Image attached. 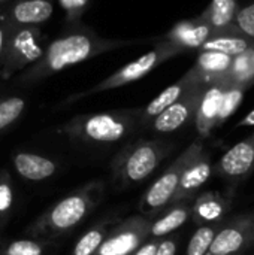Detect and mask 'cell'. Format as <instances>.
Returning a JSON list of instances; mask_svg holds the SVG:
<instances>
[{"mask_svg": "<svg viewBox=\"0 0 254 255\" xmlns=\"http://www.w3.org/2000/svg\"><path fill=\"white\" fill-rule=\"evenodd\" d=\"M142 40H118L105 39L93 31H72L49 43L39 60L18 79L21 84H36L69 66L90 60L103 52L141 43Z\"/></svg>", "mask_w": 254, "mask_h": 255, "instance_id": "6da1fadb", "label": "cell"}, {"mask_svg": "<svg viewBox=\"0 0 254 255\" xmlns=\"http://www.w3.org/2000/svg\"><path fill=\"white\" fill-rule=\"evenodd\" d=\"M102 185L91 182L49 208L30 227V233L37 238H55L76 227L100 202Z\"/></svg>", "mask_w": 254, "mask_h": 255, "instance_id": "7a4b0ae2", "label": "cell"}, {"mask_svg": "<svg viewBox=\"0 0 254 255\" xmlns=\"http://www.w3.org/2000/svg\"><path fill=\"white\" fill-rule=\"evenodd\" d=\"M138 121L139 111H112L76 117L63 127V131L81 142L114 143L124 139Z\"/></svg>", "mask_w": 254, "mask_h": 255, "instance_id": "3957f363", "label": "cell"}, {"mask_svg": "<svg viewBox=\"0 0 254 255\" xmlns=\"http://www.w3.org/2000/svg\"><path fill=\"white\" fill-rule=\"evenodd\" d=\"M184 51H186L184 46H181V45H178L175 42H171V40L165 39L160 43H157L156 48H153L150 52L144 54L136 61H132V63L123 66L121 69H118L115 73H112L111 76H108L106 79H103L97 85L91 87L90 90H87V91H84L81 94L72 96L67 100V103L75 102V100H79V99L87 97V96H93V94H97V93L109 91V90L120 88V87H124L127 84H132V82L144 78L145 75H148L151 70H154L163 61H166V60H169V58H172V57L184 52Z\"/></svg>", "mask_w": 254, "mask_h": 255, "instance_id": "277c9868", "label": "cell"}, {"mask_svg": "<svg viewBox=\"0 0 254 255\" xmlns=\"http://www.w3.org/2000/svg\"><path fill=\"white\" fill-rule=\"evenodd\" d=\"M204 154V146L201 142L192 143L172 164L171 167L157 178V181L147 190V193L142 197L141 209L144 212H156L162 208H165L168 203H172L184 172L189 169V166Z\"/></svg>", "mask_w": 254, "mask_h": 255, "instance_id": "5b68a950", "label": "cell"}, {"mask_svg": "<svg viewBox=\"0 0 254 255\" xmlns=\"http://www.w3.org/2000/svg\"><path fill=\"white\" fill-rule=\"evenodd\" d=\"M168 152L163 143L142 140L126 149L115 161V175L123 184H138L147 179Z\"/></svg>", "mask_w": 254, "mask_h": 255, "instance_id": "8992f818", "label": "cell"}, {"mask_svg": "<svg viewBox=\"0 0 254 255\" xmlns=\"http://www.w3.org/2000/svg\"><path fill=\"white\" fill-rule=\"evenodd\" d=\"M148 236H151V223L147 218H129L108 235L96 255H133Z\"/></svg>", "mask_w": 254, "mask_h": 255, "instance_id": "52a82bcc", "label": "cell"}, {"mask_svg": "<svg viewBox=\"0 0 254 255\" xmlns=\"http://www.w3.org/2000/svg\"><path fill=\"white\" fill-rule=\"evenodd\" d=\"M205 88L207 87L202 84H196L195 87H192L177 103L163 111L151 123L153 130L159 133H172L183 127L189 120L196 118Z\"/></svg>", "mask_w": 254, "mask_h": 255, "instance_id": "ba28073f", "label": "cell"}, {"mask_svg": "<svg viewBox=\"0 0 254 255\" xmlns=\"http://www.w3.org/2000/svg\"><path fill=\"white\" fill-rule=\"evenodd\" d=\"M254 238V218L244 217L222 229L207 255H232L241 251Z\"/></svg>", "mask_w": 254, "mask_h": 255, "instance_id": "9c48e42d", "label": "cell"}, {"mask_svg": "<svg viewBox=\"0 0 254 255\" xmlns=\"http://www.w3.org/2000/svg\"><path fill=\"white\" fill-rule=\"evenodd\" d=\"M199 84L193 75L192 70H189L180 81L169 85L166 90H163L157 97H154L142 111H139V123L141 124H150L153 123L163 111H166L169 106L177 103L192 87Z\"/></svg>", "mask_w": 254, "mask_h": 255, "instance_id": "30bf717a", "label": "cell"}, {"mask_svg": "<svg viewBox=\"0 0 254 255\" xmlns=\"http://www.w3.org/2000/svg\"><path fill=\"white\" fill-rule=\"evenodd\" d=\"M254 169V133L234 145L220 160L219 170L223 176L240 179Z\"/></svg>", "mask_w": 254, "mask_h": 255, "instance_id": "8fae6325", "label": "cell"}, {"mask_svg": "<svg viewBox=\"0 0 254 255\" xmlns=\"http://www.w3.org/2000/svg\"><path fill=\"white\" fill-rule=\"evenodd\" d=\"M229 85L225 81H220L205 88L196 118H195L196 130L202 137L210 136V133L217 127V117H219L222 99Z\"/></svg>", "mask_w": 254, "mask_h": 255, "instance_id": "7c38bea8", "label": "cell"}, {"mask_svg": "<svg viewBox=\"0 0 254 255\" xmlns=\"http://www.w3.org/2000/svg\"><path fill=\"white\" fill-rule=\"evenodd\" d=\"M254 43L253 39L247 37L235 24L225 28L213 30L210 37L199 48L201 51H216L231 57H237L247 51Z\"/></svg>", "mask_w": 254, "mask_h": 255, "instance_id": "4fadbf2b", "label": "cell"}, {"mask_svg": "<svg viewBox=\"0 0 254 255\" xmlns=\"http://www.w3.org/2000/svg\"><path fill=\"white\" fill-rule=\"evenodd\" d=\"M234 57L216 52V51H201L195 66L190 69L196 78V81L205 87L213 85L216 82L225 81L231 66H232Z\"/></svg>", "mask_w": 254, "mask_h": 255, "instance_id": "5bb4252c", "label": "cell"}, {"mask_svg": "<svg viewBox=\"0 0 254 255\" xmlns=\"http://www.w3.org/2000/svg\"><path fill=\"white\" fill-rule=\"evenodd\" d=\"M12 164L15 172L21 178L33 182L45 181L57 172V164L54 163V160L34 152L21 151L13 154Z\"/></svg>", "mask_w": 254, "mask_h": 255, "instance_id": "9a60e30c", "label": "cell"}, {"mask_svg": "<svg viewBox=\"0 0 254 255\" xmlns=\"http://www.w3.org/2000/svg\"><path fill=\"white\" fill-rule=\"evenodd\" d=\"M211 27L208 24H205L204 21L198 18L190 19V21H183L178 22L166 36L165 39L175 42L181 46H184L186 49L190 48H201L204 45V42L210 37L211 34Z\"/></svg>", "mask_w": 254, "mask_h": 255, "instance_id": "2e32d148", "label": "cell"}, {"mask_svg": "<svg viewBox=\"0 0 254 255\" xmlns=\"http://www.w3.org/2000/svg\"><path fill=\"white\" fill-rule=\"evenodd\" d=\"M211 172H213V169H211V164L207 160V157L204 154L201 157H198L189 166V169L184 172L180 188H178L172 203L178 205L180 202L190 199L208 181V178L211 176Z\"/></svg>", "mask_w": 254, "mask_h": 255, "instance_id": "e0dca14e", "label": "cell"}, {"mask_svg": "<svg viewBox=\"0 0 254 255\" xmlns=\"http://www.w3.org/2000/svg\"><path fill=\"white\" fill-rule=\"evenodd\" d=\"M54 4L51 0H19L13 4L12 21L19 25L42 24L51 18Z\"/></svg>", "mask_w": 254, "mask_h": 255, "instance_id": "ac0fdd59", "label": "cell"}, {"mask_svg": "<svg viewBox=\"0 0 254 255\" xmlns=\"http://www.w3.org/2000/svg\"><path fill=\"white\" fill-rule=\"evenodd\" d=\"M229 87L249 90L254 84V43L243 54L234 57L231 70L225 79Z\"/></svg>", "mask_w": 254, "mask_h": 255, "instance_id": "d6986e66", "label": "cell"}, {"mask_svg": "<svg viewBox=\"0 0 254 255\" xmlns=\"http://www.w3.org/2000/svg\"><path fill=\"white\" fill-rule=\"evenodd\" d=\"M228 206L229 202L226 199H223L219 193L210 191L196 199L192 214L196 223H211L222 220L228 211Z\"/></svg>", "mask_w": 254, "mask_h": 255, "instance_id": "ffe728a7", "label": "cell"}, {"mask_svg": "<svg viewBox=\"0 0 254 255\" xmlns=\"http://www.w3.org/2000/svg\"><path fill=\"white\" fill-rule=\"evenodd\" d=\"M237 0H213L199 19L211 27V30L225 28L234 24L237 16Z\"/></svg>", "mask_w": 254, "mask_h": 255, "instance_id": "44dd1931", "label": "cell"}, {"mask_svg": "<svg viewBox=\"0 0 254 255\" xmlns=\"http://www.w3.org/2000/svg\"><path fill=\"white\" fill-rule=\"evenodd\" d=\"M190 214H192V211L187 206L177 205L163 218H160L151 224V236L154 239H159V238H163V236L175 232L177 229H180L181 226H184L187 223Z\"/></svg>", "mask_w": 254, "mask_h": 255, "instance_id": "7402d4cb", "label": "cell"}, {"mask_svg": "<svg viewBox=\"0 0 254 255\" xmlns=\"http://www.w3.org/2000/svg\"><path fill=\"white\" fill-rule=\"evenodd\" d=\"M106 238V229L103 226L93 227L84 236H81L72 251V255H96Z\"/></svg>", "mask_w": 254, "mask_h": 255, "instance_id": "603a6c76", "label": "cell"}, {"mask_svg": "<svg viewBox=\"0 0 254 255\" xmlns=\"http://www.w3.org/2000/svg\"><path fill=\"white\" fill-rule=\"evenodd\" d=\"M13 206V181L6 170H0V232L9 221Z\"/></svg>", "mask_w": 254, "mask_h": 255, "instance_id": "cb8c5ba5", "label": "cell"}, {"mask_svg": "<svg viewBox=\"0 0 254 255\" xmlns=\"http://www.w3.org/2000/svg\"><path fill=\"white\" fill-rule=\"evenodd\" d=\"M25 100L19 96L0 99V131L12 126L24 112Z\"/></svg>", "mask_w": 254, "mask_h": 255, "instance_id": "d4e9b609", "label": "cell"}, {"mask_svg": "<svg viewBox=\"0 0 254 255\" xmlns=\"http://www.w3.org/2000/svg\"><path fill=\"white\" fill-rule=\"evenodd\" d=\"M246 91L247 90L241 88V87H228V90L225 91L223 99H222V105H220V111H219V117H217V127H220L229 117L234 115V112L241 105Z\"/></svg>", "mask_w": 254, "mask_h": 255, "instance_id": "484cf974", "label": "cell"}, {"mask_svg": "<svg viewBox=\"0 0 254 255\" xmlns=\"http://www.w3.org/2000/svg\"><path fill=\"white\" fill-rule=\"evenodd\" d=\"M216 236H217V230L213 226H204L198 229V232L192 236L189 242L187 255H207Z\"/></svg>", "mask_w": 254, "mask_h": 255, "instance_id": "4316f807", "label": "cell"}, {"mask_svg": "<svg viewBox=\"0 0 254 255\" xmlns=\"http://www.w3.org/2000/svg\"><path fill=\"white\" fill-rule=\"evenodd\" d=\"M45 245L33 239H18L9 242L3 250L1 255H43Z\"/></svg>", "mask_w": 254, "mask_h": 255, "instance_id": "83f0119b", "label": "cell"}, {"mask_svg": "<svg viewBox=\"0 0 254 255\" xmlns=\"http://www.w3.org/2000/svg\"><path fill=\"white\" fill-rule=\"evenodd\" d=\"M234 24L250 39L254 40V3L244 6L237 12Z\"/></svg>", "mask_w": 254, "mask_h": 255, "instance_id": "f1b7e54d", "label": "cell"}, {"mask_svg": "<svg viewBox=\"0 0 254 255\" xmlns=\"http://www.w3.org/2000/svg\"><path fill=\"white\" fill-rule=\"evenodd\" d=\"M177 254V244L172 239H166L159 242V248L156 255H175Z\"/></svg>", "mask_w": 254, "mask_h": 255, "instance_id": "f546056e", "label": "cell"}, {"mask_svg": "<svg viewBox=\"0 0 254 255\" xmlns=\"http://www.w3.org/2000/svg\"><path fill=\"white\" fill-rule=\"evenodd\" d=\"M157 248H159V244L156 241L153 242H145L136 253L133 255H156L157 253Z\"/></svg>", "mask_w": 254, "mask_h": 255, "instance_id": "4dcf8cb0", "label": "cell"}, {"mask_svg": "<svg viewBox=\"0 0 254 255\" xmlns=\"http://www.w3.org/2000/svg\"><path fill=\"white\" fill-rule=\"evenodd\" d=\"M7 27L4 25H0V58H1V54L6 48V43H7Z\"/></svg>", "mask_w": 254, "mask_h": 255, "instance_id": "1f68e13d", "label": "cell"}, {"mask_svg": "<svg viewBox=\"0 0 254 255\" xmlns=\"http://www.w3.org/2000/svg\"><path fill=\"white\" fill-rule=\"evenodd\" d=\"M254 126V109L244 118V120H241L240 121V124H238V127H253Z\"/></svg>", "mask_w": 254, "mask_h": 255, "instance_id": "d6a6232c", "label": "cell"}, {"mask_svg": "<svg viewBox=\"0 0 254 255\" xmlns=\"http://www.w3.org/2000/svg\"><path fill=\"white\" fill-rule=\"evenodd\" d=\"M3 1H6V0H0V3H3Z\"/></svg>", "mask_w": 254, "mask_h": 255, "instance_id": "836d02e7", "label": "cell"}]
</instances>
